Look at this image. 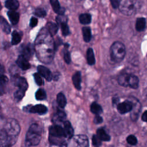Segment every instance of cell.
Returning a JSON list of instances; mask_svg holds the SVG:
<instances>
[{"label":"cell","mask_w":147,"mask_h":147,"mask_svg":"<svg viewBox=\"0 0 147 147\" xmlns=\"http://www.w3.org/2000/svg\"><path fill=\"white\" fill-rule=\"evenodd\" d=\"M55 45L50 35L40 34L36 40L35 50L39 59L43 63H48L53 59Z\"/></svg>","instance_id":"6da1fadb"},{"label":"cell","mask_w":147,"mask_h":147,"mask_svg":"<svg viewBox=\"0 0 147 147\" xmlns=\"http://www.w3.org/2000/svg\"><path fill=\"white\" fill-rule=\"evenodd\" d=\"M42 128L37 124L33 123L29 127L25 137V145L27 146L37 145L41 139Z\"/></svg>","instance_id":"7a4b0ae2"},{"label":"cell","mask_w":147,"mask_h":147,"mask_svg":"<svg viewBox=\"0 0 147 147\" xmlns=\"http://www.w3.org/2000/svg\"><path fill=\"white\" fill-rule=\"evenodd\" d=\"M67 138L64 128L61 126L55 125L49 129V140L54 145L61 146L64 145L65 138Z\"/></svg>","instance_id":"3957f363"},{"label":"cell","mask_w":147,"mask_h":147,"mask_svg":"<svg viewBox=\"0 0 147 147\" xmlns=\"http://www.w3.org/2000/svg\"><path fill=\"white\" fill-rule=\"evenodd\" d=\"M141 6L140 0H120L119 9L124 15L132 16L140 9Z\"/></svg>","instance_id":"277c9868"},{"label":"cell","mask_w":147,"mask_h":147,"mask_svg":"<svg viewBox=\"0 0 147 147\" xmlns=\"http://www.w3.org/2000/svg\"><path fill=\"white\" fill-rule=\"evenodd\" d=\"M9 137L13 144L17 140V137L20 131V126L18 122L14 119H9L3 128Z\"/></svg>","instance_id":"5b68a950"},{"label":"cell","mask_w":147,"mask_h":147,"mask_svg":"<svg viewBox=\"0 0 147 147\" xmlns=\"http://www.w3.org/2000/svg\"><path fill=\"white\" fill-rule=\"evenodd\" d=\"M126 54V48L123 44L119 41L114 42L110 47V56L113 61H121Z\"/></svg>","instance_id":"8992f818"},{"label":"cell","mask_w":147,"mask_h":147,"mask_svg":"<svg viewBox=\"0 0 147 147\" xmlns=\"http://www.w3.org/2000/svg\"><path fill=\"white\" fill-rule=\"evenodd\" d=\"M118 82L119 85L123 87H130L136 89L138 87V78L133 75L122 74L118 76Z\"/></svg>","instance_id":"52a82bcc"},{"label":"cell","mask_w":147,"mask_h":147,"mask_svg":"<svg viewBox=\"0 0 147 147\" xmlns=\"http://www.w3.org/2000/svg\"><path fill=\"white\" fill-rule=\"evenodd\" d=\"M133 103L132 101L126 100L117 105V110L120 114H125L132 110Z\"/></svg>","instance_id":"ba28073f"},{"label":"cell","mask_w":147,"mask_h":147,"mask_svg":"<svg viewBox=\"0 0 147 147\" xmlns=\"http://www.w3.org/2000/svg\"><path fill=\"white\" fill-rule=\"evenodd\" d=\"M72 144L75 145V147H88V142L86 136L84 135L76 136L73 137Z\"/></svg>","instance_id":"9c48e42d"},{"label":"cell","mask_w":147,"mask_h":147,"mask_svg":"<svg viewBox=\"0 0 147 147\" xmlns=\"http://www.w3.org/2000/svg\"><path fill=\"white\" fill-rule=\"evenodd\" d=\"M14 84L17 86L20 90L26 91L28 87V83L24 78L21 77L20 76H14L12 79Z\"/></svg>","instance_id":"30bf717a"},{"label":"cell","mask_w":147,"mask_h":147,"mask_svg":"<svg viewBox=\"0 0 147 147\" xmlns=\"http://www.w3.org/2000/svg\"><path fill=\"white\" fill-rule=\"evenodd\" d=\"M0 144V147H11L13 145L3 129H2L1 130Z\"/></svg>","instance_id":"8fae6325"},{"label":"cell","mask_w":147,"mask_h":147,"mask_svg":"<svg viewBox=\"0 0 147 147\" xmlns=\"http://www.w3.org/2000/svg\"><path fill=\"white\" fill-rule=\"evenodd\" d=\"M37 71L38 73L48 81H51L52 79L53 75H52L51 71L46 67L43 65H38L37 67Z\"/></svg>","instance_id":"7c38bea8"},{"label":"cell","mask_w":147,"mask_h":147,"mask_svg":"<svg viewBox=\"0 0 147 147\" xmlns=\"http://www.w3.org/2000/svg\"><path fill=\"white\" fill-rule=\"evenodd\" d=\"M20 51L21 52V55L24 56L27 59H30V57L33 55V47L30 44L22 45L20 48Z\"/></svg>","instance_id":"4fadbf2b"},{"label":"cell","mask_w":147,"mask_h":147,"mask_svg":"<svg viewBox=\"0 0 147 147\" xmlns=\"http://www.w3.org/2000/svg\"><path fill=\"white\" fill-rule=\"evenodd\" d=\"M47 107L43 105H36L30 107L28 111L32 113H37L39 114H44L47 112Z\"/></svg>","instance_id":"5bb4252c"},{"label":"cell","mask_w":147,"mask_h":147,"mask_svg":"<svg viewBox=\"0 0 147 147\" xmlns=\"http://www.w3.org/2000/svg\"><path fill=\"white\" fill-rule=\"evenodd\" d=\"M16 63L18 65V67L23 70H26L29 69L30 67V65L28 62V59L21 55L18 56L16 61Z\"/></svg>","instance_id":"9a60e30c"},{"label":"cell","mask_w":147,"mask_h":147,"mask_svg":"<svg viewBox=\"0 0 147 147\" xmlns=\"http://www.w3.org/2000/svg\"><path fill=\"white\" fill-rule=\"evenodd\" d=\"M51 5L54 11L59 15H63L65 9L60 6L58 0H50Z\"/></svg>","instance_id":"2e32d148"},{"label":"cell","mask_w":147,"mask_h":147,"mask_svg":"<svg viewBox=\"0 0 147 147\" xmlns=\"http://www.w3.org/2000/svg\"><path fill=\"white\" fill-rule=\"evenodd\" d=\"M81 73L79 71H77L72 76V82L75 87L78 90L81 89Z\"/></svg>","instance_id":"e0dca14e"},{"label":"cell","mask_w":147,"mask_h":147,"mask_svg":"<svg viewBox=\"0 0 147 147\" xmlns=\"http://www.w3.org/2000/svg\"><path fill=\"white\" fill-rule=\"evenodd\" d=\"M7 14L11 23L13 25H16L18 22L20 18V15L18 13L13 10H10L7 12Z\"/></svg>","instance_id":"ac0fdd59"},{"label":"cell","mask_w":147,"mask_h":147,"mask_svg":"<svg viewBox=\"0 0 147 147\" xmlns=\"http://www.w3.org/2000/svg\"><path fill=\"white\" fill-rule=\"evenodd\" d=\"M133 103V107L132 109V113L131 115V118L133 120H136L138 117V113L140 110V104L138 100H135L134 101H132Z\"/></svg>","instance_id":"d6986e66"},{"label":"cell","mask_w":147,"mask_h":147,"mask_svg":"<svg viewBox=\"0 0 147 147\" xmlns=\"http://www.w3.org/2000/svg\"><path fill=\"white\" fill-rule=\"evenodd\" d=\"M64 129L67 136V138H71L73 137L74 135V130L72 127V125L71 123L67 121H65L64 123Z\"/></svg>","instance_id":"ffe728a7"},{"label":"cell","mask_w":147,"mask_h":147,"mask_svg":"<svg viewBox=\"0 0 147 147\" xmlns=\"http://www.w3.org/2000/svg\"><path fill=\"white\" fill-rule=\"evenodd\" d=\"M96 136L98 137V138L101 141H109L110 140V136L109 134H107L106 133V132L105 131V130L102 128H100L97 130Z\"/></svg>","instance_id":"44dd1931"},{"label":"cell","mask_w":147,"mask_h":147,"mask_svg":"<svg viewBox=\"0 0 147 147\" xmlns=\"http://www.w3.org/2000/svg\"><path fill=\"white\" fill-rule=\"evenodd\" d=\"M5 6L10 10L14 11L19 6V2L17 0H7L5 2Z\"/></svg>","instance_id":"7402d4cb"},{"label":"cell","mask_w":147,"mask_h":147,"mask_svg":"<svg viewBox=\"0 0 147 147\" xmlns=\"http://www.w3.org/2000/svg\"><path fill=\"white\" fill-rule=\"evenodd\" d=\"M146 26V20L144 18H138L136 23V29L137 31L141 32L144 30Z\"/></svg>","instance_id":"603a6c76"},{"label":"cell","mask_w":147,"mask_h":147,"mask_svg":"<svg viewBox=\"0 0 147 147\" xmlns=\"http://www.w3.org/2000/svg\"><path fill=\"white\" fill-rule=\"evenodd\" d=\"M79 20L81 24L87 25L89 24L91 21V16L88 13H83L79 16Z\"/></svg>","instance_id":"cb8c5ba5"},{"label":"cell","mask_w":147,"mask_h":147,"mask_svg":"<svg viewBox=\"0 0 147 147\" xmlns=\"http://www.w3.org/2000/svg\"><path fill=\"white\" fill-rule=\"evenodd\" d=\"M87 61L89 65H94L95 63L94 51L91 48H89L87 51Z\"/></svg>","instance_id":"d4e9b609"},{"label":"cell","mask_w":147,"mask_h":147,"mask_svg":"<svg viewBox=\"0 0 147 147\" xmlns=\"http://www.w3.org/2000/svg\"><path fill=\"white\" fill-rule=\"evenodd\" d=\"M82 33L83 39L85 42H89L91 39V29L88 26H85L82 28Z\"/></svg>","instance_id":"484cf974"},{"label":"cell","mask_w":147,"mask_h":147,"mask_svg":"<svg viewBox=\"0 0 147 147\" xmlns=\"http://www.w3.org/2000/svg\"><path fill=\"white\" fill-rule=\"evenodd\" d=\"M47 29H48V30L50 35L53 36V35L56 34V33H57V32L58 30V26H57V24H56L55 23L52 22H49L47 23Z\"/></svg>","instance_id":"4316f807"},{"label":"cell","mask_w":147,"mask_h":147,"mask_svg":"<svg viewBox=\"0 0 147 147\" xmlns=\"http://www.w3.org/2000/svg\"><path fill=\"white\" fill-rule=\"evenodd\" d=\"M57 102L59 106L61 107L64 108L67 103V100L65 96L62 92H60L57 95Z\"/></svg>","instance_id":"83f0119b"},{"label":"cell","mask_w":147,"mask_h":147,"mask_svg":"<svg viewBox=\"0 0 147 147\" xmlns=\"http://www.w3.org/2000/svg\"><path fill=\"white\" fill-rule=\"evenodd\" d=\"M1 25L2 30L6 34H9L10 32V26L7 21L2 17H1Z\"/></svg>","instance_id":"f1b7e54d"},{"label":"cell","mask_w":147,"mask_h":147,"mask_svg":"<svg viewBox=\"0 0 147 147\" xmlns=\"http://www.w3.org/2000/svg\"><path fill=\"white\" fill-rule=\"evenodd\" d=\"M90 110H91V111L92 113H94V114H95L96 115H99L101 113H102V107L99 104H98L96 102H93L91 105Z\"/></svg>","instance_id":"f546056e"},{"label":"cell","mask_w":147,"mask_h":147,"mask_svg":"<svg viewBox=\"0 0 147 147\" xmlns=\"http://www.w3.org/2000/svg\"><path fill=\"white\" fill-rule=\"evenodd\" d=\"M21 40V35L17 30H14L12 33L11 44L13 45H17L20 42Z\"/></svg>","instance_id":"4dcf8cb0"},{"label":"cell","mask_w":147,"mask_h":147,"mask_svg":"<svg viewBox=\"0 0 147 147\" xmlns=\"http://www.w3.org/2000/svg\"><path fill=\"white\" fill-rule=\"evenodd\" d=\"M35 96H36V99H37L38 100H44L46 99L47 94H46V92L44 90H43L42 88H40L36 91Z\"/></svg>","instance_id":"1f68e13d"},{"label":"cell","mask_w":147,"mask_h":147,"mask_svg":"<svg viewBox=\"0 0 147 147\" xmlns=\"http://www.w3.org/2000/svg\"><path fill=\"white\" fill-rule=\"evenodd\" d=\"M67 22H64L60 24L62 34L64 36H66L69 34V30Z\"/></svg>","instance_id":"d6a6232c"},{"label":"cell","mask_w":147,"mask_h":147,"mask_svg":"<svg viewBox=\"0 0 147 147\" xmlns=\"http://www.w3.org/2000/svg\"><path fill=\"white\" fill-rule=\"evenodd\" d=\"M25 91H23V90L18 89L14 94V98L17 101H19V100H20L24 97V96L25 95Z\"/></svg>","instance_id":"836d02e7"},{"label":"cell","mask_w":147,"mask_h":147,"mask_svg":"<svg viewBox=\"0 0 147 147\" xmlns=\"http://www.w3.org/2000/svg\"><path fill=\"white\" fill-rule=\"evenodd\" d=\"M34 80L38 86H42L44 84L43 79L39 73H34L33 75Z\"/></svg>","instance_id":"e575fe53"},{"label":"cell","mask_w":147,"mask_h":147,"mask_svg":"<svg viewBox=\"0 0 147 147\" xmlns=\"http://www.w3.org/2000/svg\"><path fill=\"white\" fill-rule=\"evenodd\" d=\"M34 14L39 17H44L47 15V13L43 9L37 8L34 11Z\"/></svg>","instance_id":"d590c367"},{"label":"cell","mask_w":147,"mask_h":147,"mask_svg":"<svg viewBox=\"0 0 147 147\" xmlns=\"http://www.w3.org/2000/svg\"><path fill=\"white\" fill-rule=\"evenodd\" d=\"M126 141L128 142V144H129L130 145H135L137 143V138L133 135L129 136L126 138Z\"/></svg>","instance_id":"8d00e7d4"},{"label":"cell","mask_w":147,"mask_h":147,"mask_svg":"<svg viewBox=\"0 0 147 147\" xmlns=\"http://www.w3.org/2000/svg\"><path fill=\"white\" fill-rule=\"evenodd\" d=\"M55 117H56V119L59 120V121H62L63 119H65V114L64 112L60 111V110H58L56 114V115H55Z\"/></svg>","instance_id":"74e56055"},{"label":"cell","mask_w":147,"mask_h":147,"mask_svg":"<svg viewBox=\"0 0 147 147\" xmlns=\"http://www.w3.org/2000/svg\"><path fill=\"white\" fill-rule=\"evenodd\" d=\"M63 57H64V60H65V61L67 64H69L71 62V55H70L69 52L67 50H65L64 52Z\"/></svg>","instance_id":"f35d334b"},{"label":"cell","mask_w":147,"mask_h":147,"mask_svg":"<svg viewBox=\"0 0 147 147\" xmlns=\"http://www.w3.org/2000/svg\"><path fill=\"white\" fill-rule=\"evenodd\" d=\"M92 144L94 146H98L101 145V140L98 138V137L96 135H94L92 138Z\"/></svg>","instance_id":"ab89813d"},{"label":"cell","mask_w":147,"mask_h":147,"mask_svg":"<svg viewBox=\"0 0 147 147\" xmlns=\"http://www.w3.org/2000/svg\"><path fill=\"white\" fill-rule=\"evenodd\" d=\"M56 21L58 24H61L64 22H67V18H65L63 15H59L56 17Z\"/></svg>","instance_id":"60d3db41"},{"label":"cell","mask_w":147,"mask_h":147,"mask_svg":"<svg viewBox=\"0 0 147 147\" xmlns=\"http://www.w3.org/2000/svg\"><path fill=\"white\" fill-rule=\"evenodd\" d=\"M38 23V20L36 18V17H32L31 19H30V27H34L37 25Z\"/></svg>","instance_id":"b9f144b4"},{"label":"cell","mask_w":147,"mask_h":147,"mask_svg":"<svg viewBox=\"0 0 147 147\" xmlns=\"http://www.w3.org/2000/svg\"><path fill=\"white\" fill-rule=\"evenodd\" d=\"M8 81L7 78L3 75H1V88L3 85H5Z\"/></svg>","instance_id":"7bdbcfd3"},{"label":"cell","mask_w":147,"mask_h":147,"mask_svg":"<svg viewBox=\"0 0 147 147\" xmlns=\"http://www.w3.org/2000/svg\"><path fill=\"white\" fill-rule=\"evenodd\" d=\"M102 122H103L102 118L100 116H99V115H96V116L95 117L94 119V122L95 124H99V123H102Z\"/></svg>","instance_id":"ee69618b"},{"label":"cell","mask_w":147,"mask_h":147,"mask_svg":"<svg viewBox=\"0 0 147 147\" xmlns=\"http://www.w3.org/2000/svg\"><path fill=\"white\" fill-rule=\"evenodd\" d=\"M110 1L113 8L117 9V7H119V1L118 0H110Z\"/></svg>","instance_id":"f6af8a7d"},{"label":"cell","mask_w":147,"mask_h":147,"mask_svg":"<svg viewBox=\"0 0 147 147\" xmlns=\"http://www.w3.org/2000/svg\"><path fill=\"white\" fill-rule=\"evenodd\" d=\"M141 118L142 119L143 121H145V122H147V110L146 111H145L142 115V117H141Z\"/></svg>","instance_id":"bcb514c9"}]
</instances>
